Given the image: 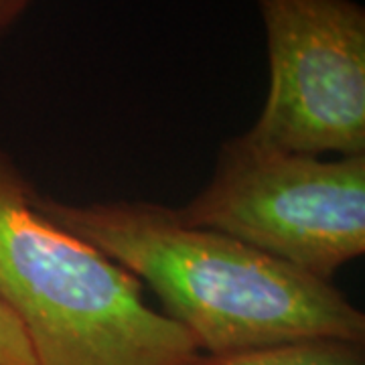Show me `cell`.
Masks as SVG:
<instances>
[{
  "label": "cell",
  "mask_w": 365,
  "mask_h": 365,
  "mask_svg": "<svg viewBox=\"0 0 365 365\" xmlns=\"http://www.w3.org/2000/svg\"><path fill=\"white\" fill-rule=\"evenodd\" d=\"M35 195L0 148V302L37 365H179L197 351L144 302L138 278L53 223Z\"/></svg>",
  "instance_id": "cell-2"
},
{
  "label": "cell",
  "mask_w": 365,
  "mask_h": 365,
  "mask_svg": "<svg viewBox=\"0 0 365 365\" xmlns=\"http://www.w3.org/2000/svg\"><path fill=\"white\" fill-rule=\"evenodd\" d=\"M33 0H0V35L19 21Z\"/></svg>",
  "instance_id": "cell-7"
},
{
  "label": "cell",
  "mask_w": 365,
  "mask_h": 365,
  "mask_svg": "<svg viewBox=\"0 0 365 365\" xmlns=\"http://www.w3.org/2000/svg\"><path fill=\"white\" fill-rule=\"evenodd\" d=\"M175 211L331 282L365 252V155L323 160L248 130L223 143L207 185Z\"/></svg>",
  "instance_id": "cell-3"
},
{
  "label": "cell",
  "mask_w": 365,
  "mask_h": 365,
  "mask_svg": "<svg viewBox=\"0 0 365 365\" xmlns=\"http://www.w3.org/2000/svg\"><path fill=\"white\" fill-rule=\"evenodd\" d=\"M0 365H37L21 323L0 302Z\"/></svg>",
  "instance_id": "cell-6"
},
{
  "label": "cell",
  "mask_w": 365,
  "mask_h": 365,
  "mask_svg": "<svg viewBox=\"0 0 365 365\" xmlns=\"http://www.w3.org/2000/svg\"><path fill=\"white\" fill-rule=\"evenodd\" d=\"M270 86L254 136L323 157L365 155V11L355 0H256Z\"/></svg>",
  "instance_id": "cell-4"
},
{
  "label": "cell",
  "mask_w": 365,
  "mask_h": 365,
  "mask_svg": "<svg viewBox=\"0 0 365 365\" xmlns=\"http://www.w3.org/2000/svg\"><path fill=\"white\" fill-rule=\"evenodd\" d=\"M37 207L150 288L197 351L240 353L304 341L365 343V314L331 282L230 235L182 223L148 201Z\"/></svg>",
  "instance_id": "cell-1"
},
{
  "label": "cell",
  "mask_w": 365,
  "mask_h": 365,
  "mask_svg": "<svg viewBox=\"0 0 365 365\" xmlns=\"http://www.w3.org/2000/svg\"><path fill=\"white\" fill-rule=\"evenodd\" d=\"M179 365H365V349L349 341H304L222 355L195 351Z\"/></svg>",
  "instance_id": "cell-5"
}]
</instances>
